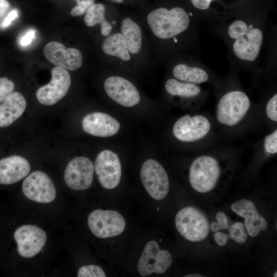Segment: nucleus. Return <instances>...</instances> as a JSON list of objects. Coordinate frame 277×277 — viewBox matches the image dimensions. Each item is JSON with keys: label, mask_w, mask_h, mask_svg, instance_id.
<instances>
[{"label": "nucleus", "mask_w": 277, "mask_h": 277, "mask_svg": "<svg viewBox=\"0 0 277 277\" xmlns=\"http://www.w3.org/2000/svg\"><path fill=\"white\" fill-rule=\"evenodd\" d=\"M253 22L238 19L227 28V34L232 40V50L239 60L253 62L258 57L262 46L264 34Z\"/></svg>", "instance_id": "nucleus-1"}, {"label": "nucleus", "mask_w": 277, "mask_h": 277, "mask_svg": "<svg viewBox=\"0 0 277 277\" xmlns=\"http://www.w3.org/2000/svg\"><path fill=\"white\" fill-rule=\"evenodd\" d=\"M147 21L155 36L162 39H168L183 33L190 24L189 14L179 7L169 10L157 8L148 14Z\"/></svg>", "instance_id": "nucleus-2"}, {"label": "nucleus", "mask_w": 277, "mask_h": 277, "mask_svg": "<svg viewBox=\"0 0 277 277\" xmlns=\"http://www.w3.org/2000/svg\"><path fill=\"white\" fill-rule=\"evenodd\" d=\"M175 224L179 232L191 242L205 239L209 231L208 220L199 209L187 206L180 210L176 215Z\"/></svg>", "instance_id": "nucleus-3"}, {"label": "nucleus", "mask_w": 277, "mask_h": 277, "mask_svg": "<svg viewBox=\"0 0 277 277\" xmlns=\"http://www.w3.org/2000/svg\"><path fill=\"white\" fill-rule=\"evenodd\" d=\"M220 174L217 161L211 156L202 155L192 162L189 171V182L196 191L205 193L215 186Z\"/></svg>", "instance_id": "nucleus-4"}, {"label": "nucleus", "mask_w": 277, "mask_h": 277, "mask_svg": "<svg viewBox=\"0 0 277 277\" xmlns=\"http://www.w3.org/2000/svg\"><path fill=\"white\" fill-rule=\"evenodd\" d=\"M250 107L247 95L240 90L225 94L220 100L216 109V118L221 124L232 126L240 122Z\"/></svg>", "instance_id": "nucleus-5"}, {"label": "nucleus", "mask_w": 277, "mask_h": 277, "mask_svg": "<svg viewBox=\"0 0 277 277\" xmlns=\"http://www.w3.org/2000/svg\"><path fill=\"white\" fill-rule=\"evenodd\" d=\"M88 225L94 235L104 239L122 233L126 222L123 216L116 211L96 209L89 214Z\"/></svg>", "instance_id": "nucleus-6"}, {"label": "nucleus", "mask_w": 277, "mask_h": 277, "mask_svg": "<svg viewBox=\"0 0 277 277\" xmlns=\"http://www.w3.org/2000/svg\"><path fill=\"white\" fill-rule=\"evenodd\" d=\"M142 183L148 194L156 200H161L168 194L169 182L168 175L162 166L153 159L146 160L141 172Z\"/></svg>", "instance_id": "nucleus-7"}, {"label": "nucleus", "mask_w": 277, "mask_h": 277, "mask_svg": "<svg viewBox=\"0 0 277 277\" xmlns=\"http://www.w3.org/2000/svg\"><path fill=\"white\" fill-rule=\"evenodd\" d=\"M172 263L170 253L160 249L158 243L153 240L145 245L137 264V269L143 276L152 273L162 274L167 271Z\"/></svg>", "instance_id": "nucleus-8"}, {"label": "nucleus", "mask_w": 277, "mask_h": 277, "mask_svg": "<svg viewBox=\"0 0 277 277\" xmlns=\"http://www.w3.org/2000/svg\"><path fill=\"white\" fill-rule=\"evenodd\" d=\"M50 82L39 88L36 92L38 101L47 106L56 103L67 93L71 85V76L66 69L54 67Z\"/></svg>", "instance_id": "nucleus-9"}, {"label": "nucleus", "mask_w": 277, "mask_h": 277, "mask_svg": "<svg viewBox=\"0 0 277 277\" xmlns=\"http://www.w3.org/2000/svg\"><path fill=\"white\" fill-rule=\"evenodd\" d=\"M95 173L101 185L111 189L120 183L122 167L117 155L114 152L105 150L97 155L94 165Z\"/></svg>", "instance_id": "nucleus-10"}, {"label": "nucleus", "mask_w": 277, "mask_h": 277, "mask_svg": "<svg viewBox=\"0 0 277 277\" xmlns=\"http://www.w3.org/2000/svg\"><path fill=\"white\" fill-rule=\"evenodd\" d=\"M18 254L25 258L38 254L46 244L45 231L36 225H25L17 229L13 234Z\"/></svg>", "instance_id": "nucleus-11"}, {"label": "nucleus", "mask_w": 277, "mask_h": 277, "mask_svg": "<svg viewBox=\"0 0 277 277\" xmlns=\"http://www.w3.org/2000/svg\"><path fill=\"white\" fill-rule=\"evenodd\" d=\"M22 191L28 199L41 203H50L56 196L55 188L51 179L41 171L33 172L24 180Z\"/></svg>", "instance_id": "nucleus-12"}, {"label": "nucleus", "mask_w": 277, "mask_h": 277, "mask_svg": "<svg viewBox=\"0 0 277 277\" xmlns=\"http://www.w3.org/2000/svg\"><path fill=\"white\" fill-rule=\"evenodd\" d=\"M94 167L92 162L84 156H77L67 165L64 172L67 185L75 190H83L91 185Z\"/></svg>", "instance_id": "nucleus-13"}, {"label": "nucleus", "mask_w": 277, "mask_h": 277, "mask_svg": "<svg viewBox=\"0 0 277 277\" xmlns=\"http://www.w3.org/2000/svg\"><path fill=\"white\" fill-rule=\"evenodd\" d=\"M210 129V123L205 116L201 115L191 117L185 115L180 117L174 124L172 132L179 140L192 142L205 136Z\"/></svg>", "instance_id": "nucleus-14"}, {"label": "nucleus", "mask_w": 277, "mask_h": 277, "mask_svg": "<svg viewBox=\"0 0 277 277\" xmlns=\"http://www.w3.org/2000/svg\"><path fill=\"white\" fill-rule=\"evenodd\" d=\"M104 89L110 98L124 107H133L140 101L137 89L131 82L123 77H107L104 82Z\"/></svg>", "instance_id": "nucleus-15"}, {"label": "nucleus", "mask_w": 277, "mask_h": 277, "mask_svg": "<svg viewBox=\"0 0 277 277\" xmlns=\"http://www.w3.org/2000/svg\"><path fill=\"white\" fill-rule=\"evenodd\" d=\"M46 58L56 66L74 71L79 69L83 63V55L75 48H66L62 43L51 42L44 48Z\"/></svg>", "instance_id": "nucleus-16"}, {"label": "nucleus", "mask_w": 277, "mask_h": 277, "mask_svg": "<svg viewBox=\"0 0 277 277\" xmlns=\"http://www.w3.org/2000/svg\"><path fill=\"white\" fill-rule=\"evenodd\" d=\"M82 125L85 132L103 137L114 135L120 128V124L115 118L100 112L86 115L82 120Z\"/></svg>", "instance_id": "nucleus-17"}, {"label": "nucleus", "mask_w": 277, "mask_h": 277, "mask_svg": "<svg viewBox=\"0 0 277 277\" xmlns=\"http://www.w3.org/2000/svg\"><path fill=\"white\" fill-rule=\"evenodd\" d=\"M231 209L245 219V226L250 236L255 237L260 231L267 229L266 220L259 214L252 201L246 199L240 200L232 204Z\"/></svg>", "instance_id": "nucleus-18"}, {"label": "nucleus", "mask_w": 277, "mask_h": 277, "mask_svg": "<svg viewBox=\"0 0 277 277\" xmlns=\"http://www.w3.org/2000/svg\"><path fill=\"white\" fill-rule=\"evenodd\" d=\"M30 171L28 161L19 155H11L0 160V185L14 184L26 176Z\"/></svg>", "instance_id": "nucleus-19"}, {"label": "nucleus", "mask_w": 277, "mask_h": 277, "mask_svg": "<svg viewBox=\"0 0 277 277\" xmlns=\"http://www.w3.org/2000/svg\"><path fill=\"white\" fill-rule=\"evenodd\" d=\"M27 106L24 96L18 92L10 93L0 104V128L10 126L24 113Z\"/></svg>", "instance_id": "nucleus-20"}, {"label": "nucleus", "mask_w": 277, "mask_h": 277, "mask_svg": "<svg viewBox=\"0 0 277 277\" xmlns=\"http://www.w3.org/2000/svg\"><path fill=\"white\" fill-rule=\"evenodd\" d=\"M121 30L129 52L137 53L141 49L142 43V32L140 26L131 18L126 17L122 21Z\"/></svg>", "instance_id": "nucleus-21"}, {"label": "nucleus", "mask_w": 277, "mask_h": 277, "mask_svg": "<svg viewBox=\"0 0 277 277\" xmlns=\"http://www.w3.org/2000/svg\"><path fill=\"white\" fill-rule=\"evenodd\" d=\"M102 50L107 55L128 61L131 56L125 40L121 33L109 35L104 39Z\"/></svg>", "instance_id": "nucleus-22"}, {"label": "nucleus", "mask_w": 277, "mask_h": 277, "mask_svg": "<svg viewBox=\"0 0 277 277\" xmlns=\"http://www.w3.org/2000/svg\"><path fill=\"white\" fill-rule=\"evenodd\" d=\"M172 74L177 80L195 84L206 82L209 79L208 73L203 68L185 64L175 65L173 68Z\"/></svg>", "instance_id": "nucleus-23"}, {"label": "nucleus", "mask_w": 277, "mask_h": 277, "mask_svg": "<svg viewBox=\"0 0 277 277\" xmlns=\"http://www.w3.org/2000/svg\"><path fill=\"white\" fill-rule=\"evenodd\" d=\"M105 7L103 4L94 3L86 12L84 21L88 27H92L100 24L102 34L107 36L111 33L112 26L105 18Z\"/></svg>", "instance_id": "nucleus-24"}, {"label": "nucleus", "mask_w": 277, "mask_h": 277, "mask_svg": "<svg viewBox=\"0 0 277 277\" xmlns=\"http://www.w3.org/2000/svg\"><path fill=\"white\" fill-rule=\"evenodd\" d=\"M165 88L169 94L184 97L197 96L201 91L197 84L179 81L175 78L168 79L165 83Z\"/></svg>", "instance_id": "nucleus-25"}, {"label": "nucleus", "mask_w": 277, "mask_h": 277, "mask_svg": "<svg viewBox=\"0 0 277 277\" xmlns=\"http://www.w3.org/2000/svg\"><path fill=\"white\" fill-rule=\"evenodd\" d=\"M225 229H228L229 233L225 234L217 232L214 235V239L219 246H225L229 239H232L239 243H244L246 241L247 235L242 223L237 222L231 226L229 225Z\"/></svg>", "instance_id": "nucleus-26"}, {"label": "nucleus", "mask_w": 277, "mask_h": 277, "mask_svg": "<svg viewBox=\"0 0 277 277\" xmlns=\"http://www.w3.org/2000/svg\"><path fill=\"white\" fill-rule=\"evenodd\" d=\"M78 277H105L106 275L103 269L96 265L81 267L78 271Z\"/></svg>", "instance_id": "nucleus-27"}, {"label": "nucleus", "mask_w": 277, "mask_h": 277, "mask_svg": "<svg viewBox=\"0 0 277 277\" xmlns=\"http://www.w3.org/2000/svg\"><path fill=\"white\" fill-rule=\"evenodd\" d=\"M15 84L11 80L6 77H0V104L13 92Z\"/></svg>", "instance_id": "nucleus-28"}, {"label": "nucleus", "mask_w": 277, "mask_h": 277, "mask_svg": "<svg viewBox=\"0 0 277 277\" xmlns=\"http://www.w3.org/2000/svg\"><path fill=\"white\" fill-rule=\"evenodd\" d=\"M77 4L71 10L73 16H80L85 13L88 9L94 4V0H74Z\"/></svg>", "instance_id": "nucleus-29"}, {"label": "nucleus", "mask_w": 277, "mask_h": 277, "mask_svg": "<svg viewBox=\"0 0 277 277\" xmlns=\"http://www.w3.org/2000/svg\"><path fill=\"white\" fill-rule=\"evenodd\" d=\"M264 149L268 153L275 154L277 152V130L267 135L264 140Z\"/></svg>", "instance_id": "nucleus-30"}, {"label": "nucleus", "mask_w": 277, "mask_h": 277, "mask_svg": "<svg viewBox=\"0 0 277 277\" xmlns=\"http://www.w3.org/2000/svg\"><path fill=\"white\" fill-rule=\"evenodd\" d=\"M266 112L268 117L274 122L277 121V94H274L268 102Z\"/></svg>", "instance_id": "nucleus-31"}, {"label": "nucleus", "mask_w": 277, "mask_h": 277, "mask_svg": "<svg viewBox=\"0 0 277 277\" xmlns=\"http://www.w3.org/2000/svg\"><path fill=\"white\" fill-rule=\"evenodd\" d=\"M36 37V31L34 29L27 30L20 38L19 44L21 46L25 47L29 46Z\"/></svg>", "instance_id": "nucleus-32"}, {"label": "nucleus", "mask_w": 277, "mask_h": 277, "mask_svg": "<svg viewBox=\"0 0 277 277\" xmlns=\"http://www.w3.org/2000/svg\"><path fill=\"white\" fill-rule=\"evenodd\" d=\"M212 0H191L193 5L198 9L207 10Z\"/></svg>", "instance_id": "nucleus-33"}, {"label": "nucleus", "mask_w": 277, "mask_h": 277, "mask_svg": "<svg viewBox=\"0 0 277 277\" xmlns=\"http://www.w3.org/2000/svg\"><path fill=\"white\" fill-rule=\"evenodd\" d=\"M18 17V11L17 10H12L4 20L2 27H7L10 25L11 22Z\"/></svg>", "instance_id": "nucleus-34"}, {"label": "nucleus", "mask_w": 277, "mask_h": 277, "mask_svg": "<svg viewBox=\"0 0 277 277\" xmlns=\"http://www.w3.org/2000/svg\"><path fill=\"white\" fill-rule=\"evenodd\" d=\"M10 8V4L7 0H0V18L4 16Z\"/></svg>", "instance_id": "nucleus-35"}, {"label": "nucleus", "mask_w": 277, "mask_h": 277, "mask_svg": "<svg viewBox=\"0 0 277 277\" xmlns=\"http://www.w3.org/2000/svg\"><path fill=\"white\" fill-rule=\"evenodd\" d=\"M202 276L199 274H188L185 276V277H202Z\"/></svg>", "instance_id": "nucleus-36"}, {"label": "nucleus", "mask_w": 277, "mask_h": 277, "mask_svg": "<svg viewBox=\"0 0 277 277\" xmlns=\"http://www.w3.org/2000/svg\"><path fill=\"white\" fill-rule=\"evenodd\" d=\"M115 3H122L123 2V1L124 0H111Z\"/></svg>", "instance_id": "nucleus-37"}, {"label": "nucleus", "mask_w": 277, "mask_h": 277, "mask_svg": "<svg viewBox=\"0 0 277 277\" xmlns=\"http://www.w3.org/2000/svg\"><path fill=\"white\" fill-rule=\"evenodd\" d=\"M276 273H277V272L276 271L275 273H274V276H273L274 277H275V276L276 277L277 276L276 275Z\"/></svg>", "instance_id": "nucleus-38"}]
</instances>
